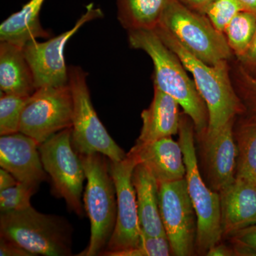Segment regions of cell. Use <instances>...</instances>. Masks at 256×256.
<instances>
[{
	"label": "cell",
	"instance_id": "cell-22",
	"mask_svg": "<svg viewBox=\"0 0 256 256\" xmlns=\"http://www.w3.org/2000/svg\"><path fill=\"white\" fill-rule=\"evenodd\" d=\"M171 0H116L117 18L124 30H154Z\"/></svg>",
	"mask_w": 256,
	"mask_h": 256
},
{
	"label": "cell",
	"instance_id": "cell-24",
	"mask_svg": "<svg viewBox=\"0 0 256 256\" xmlns=\"http://www.w3.org/2000/svg\"><path fill=\"white\" fill-rule=\"evenodd\" d=\"M28 97L1 92L0 97V134L20 132V120Z\"/></svg>",
	"mask_w": 256,
	"mask_h": 256
},
{
	"label": "cell",
	"instance_id": "cell-17",
	"mask_svg": "<svg viewBox=\"0 0 256 256\" xmlns=\"http://www.w3.org/2000/svg\"><path fill=\"white\" fill-rule=\"evenodd\" d=\"M178 106L172 96L154 87L152 101L141 114L142 128L134 144H146L178 134L181 118Z\"/></svg>",
	"mask_w": 256,
	"mask_h": 256
},
{
	"label": "cell",
	"instance_id": "cell-20",
	"mask_svg": "<svg viewBox=\"0 0 256 256\" xmlns=\"http://www.w3.org/2000/svg\"><path fill=\"white\" fill-rule=\"evenodd\" d=\"M45 0H30L0 25V42L23 48L38 38H50V33L42 26L40 12Z\"/></svg>",
	"mask_w": 256,
	"mask_h": 256
},
{
	"label": "cell",
	"instance_id": "cell-7",
	"mask_svg": "<svg viewBox=\"0 0 256 256\" xmlns=\"http://www.w3.org/2000/svg\"><path fill=\"white\" fill-rule=\"evenodd\" d=\"M158 26H162L191 54L208 65L233 60L225 35L215 28L206 14L171 0Z\"/></svg>",
	"mask_w": 256,
	"mask_h": 256
},
{
	"label": "cell",
	"instance_id": "cell-18",
	"mask_svg": "<svg viewBox=\"0 0 256 256\" xmlns=\"http://www.w3.org/2000/svg\"><path fill=\"white\" fill-rule=\"evenodd\" d=\"M132 181L141 230L151 236H166L160 215L158 182L142 164L133 170Z\"/></svg>",
	"mask_w": 256,
	"mask_h": 256
},
{
	"label": "cell",
	"instance_id": "cell-30",
	"mask_svg": "<svg viewBox=\"0 0 256 256\" xmlns=\"http://www.w3.org/2000/svg\"><path fill=\"white\" fill-rule=\"evenodd\" d=\"M0 256H34L11 240L0 237Z\"/></svg>",
	"mask_w": 256,
	"mask_h": 256
},
{
	"label": "cell",
	"instance_id": "cell-19",
	"mask_svg": "<svg viewBox=\"0 0 256 256\" xmlns=\"http://www.w3.org/2000/svg\"><path fill=\"white\" fill-rule=\"evenodd\" d=\"M0 90L24 97H30L36 90L23 48L6 42H0Z\"/></svg>",
	"mask_w": 256,
	"mask_h": 256
},
{
	"label": "cell",
	"instance_id": "cell-16",
	"mask_svg": "<svg viewBox=\"0 0 256 256\" xmlns=\"http://www.w3.org/2000/svg\"><path fill=\"white\" fill-rule=\"evenodd\" d=\"M128 153L134 156L137 164L144 165L158 182L176 181L186 176L182 149L178 141L172 137L134 144Z\"/></svg>",
	"mask_w": 256,
	"mask_h": 256
},
{
	"label": "cell",
	"instance_id": "cell-10",
	"mask_svg": "<svg viewBox=\"0 0 256 256\" xmlns=\"http://www.w3.org/2000/svg\"><path fill=\"white\" fill-rule=\"evenodd\" d=\"M159 184L160 215L172 256H190L196 252V216L188 194L186 178Z\"/></svg>",
	"mask_w": 256,
	"mask_h": 256
},
{
	"label": "cell",
	"instance_id": "cell-1",
	"mask_svg": "<svg viewBox=\"0 0 256 256\" xmlns=\"http://www.w3.org/2000/svg\"><path fill=\"white\" fill-rule=\"evenodd\" d=\"M128 40L131 48L143 50L152 60L154 87L178 101L193 121L196 138L205 136L208 126V109L178 54L162 41L154 30H130Z\"/></svg>",
	"mask_w": 256,
	"mask_h": 256
},
{
	"label": "cell",
	"instance_id": "cell-3",
	"mask_svg": "<svg viewBox=\"0 0 256 256\" xmlns=\"http://www.w3.org/2000/svg\"><path fill=\"white\" fill-rule=\"evenodd\" d=\"M78 156L86 176L84 204L90 222L88 246L78 256H100L112 236L117 220V195L109 169L110 160L100 153Z\"/></svg>",
	"mask_w": 256,
	"mask_h": 256
},
{
	"label": "cell",
	"instance_id": "cell-32",
	"mask_svg": "<svg viewBox=\"0 0 256 256\" xmlns=\"http://www.w3.org/2000/svg\"><path fill=\"white\" fill-rule=\"evenodd\" d=\"M208 256H234L235 252L233 246H228L225 244H216L213 247L210 248L207 252L206 255Z\"/></svg>",
	"mask_w": 256,
	"mask_h": 256
},
{
	"label": "cell",
	"instance_id": "cell-35",
	"mask_svg": "<svg viewBox=\"0 0 256 256\" xmlns=\"http://www.w3.org/2000/svg\"><path fill=\"white\" fill-rule=\"evenodd\" d=\"M244 8V11L249 12L256 15V0H238Z\"/></svg>",
	"mask_w": 256,
	"mask_h": 256
},
{
	"label": "cell",
	"instance_id": "cell-13",
	"mask_svg": "<svg viewBox=\"0 0 256 256\" xmlns=\"http://www.w3.org/2000/svg\"><path fill=\"white\" fill-rule=\"evenodd\" d=\"M235 119L214 134L196 138L202 146L207 181L210 188L216 192L233 183L236 176L238 149L233 131Z\"/></svg>",
	"mask_w": 256,
	"mask_h": 256
},
{
	"label": "cell",
	"instance_id": "cell-2",
	"mask_svg": "<svg viewBox=\"0 0 256 256\" xmlns=\"http://www.w3.org/2000/svg\"><path fill=\"white\" fill-rule=\"evenodd\" d=\"M153 30L178 54L185 68L193 76L197 90L208 109V126L205 136L214 134L229 121L246 112L232 82L230 60L208 65L185 50L162 26H158Z\"/></svg>",
	"mask_w": 256,
	"mask_h": 256
},
{
	"label": "cell",
	"instance_id": "cell-27",
	"mask_svg": "<svg viewBox=\"0 0 256 256\" xmlns=\"http://www.w3.org/2000/svg\"><path fill=\"white\" fill-rule=\"evenodd\" d=\"M36 188L18 182L14 186L0 191L1 213L25 210L31 206L32 195Z\"/></svg>",
	"mask_w": 256,
	"mask_h": 256
},
{
	"label": "cell",
	"instance_id": "cell-5",
	"mask_svg": "<svg viewBox=\"0 0 256 256\" xmlns=\"http://www.w3.org/2000/svg\"><path fill=\"white\" fill-rule=\"evenodd\" d=\"M178 134L186 166L185 178L188 194L196 216V252L206 256L210 248L223 238L220 194L208 188L202 178L195 146L194 124L184 112L181 114Z\"/></svg>",
	"mask_w": 256,
	"mask_h": 256
},
{
	"label": "cell",
	"instance_id": "cell-12",
	"mask_svg": "<svg viewBox=\"0 0 256 256\" xmlns=\"http://www.w3.org/2000/svg\"><path fill=\"white\" fill-rule=\"evenodd\" d=\"M136 165L137 162L129 153L122 161L109 162L117 195V220L112 236L100 256L134 249L140 242L137 197L132 181Z\"/></svg>",
	"mask_w": 256,
	"mask_h": 256
},
{
	"label": "cell",
	"instance_id": "cell-33",
	"mask_svg": "<svg viewBox=\"0 0 256 256\" xmlns=\"http://www.w3.org/2000/svg\"><path fill=\"white\" fill-rule=\"evenodd\" d=\"M237 60L242 66L250 65L252 66H256V32L250 48L244 56Z\"/></svg>",
	"mask_w": 256,
	"mask_h": 256
},
{
	"label": "cell",
	"instance_id": "cell-31",
	"mask_svg": "<svg viewBox=\"0 0 256 256\" xmlns=\"http://www.w3.org/2000/svg\"><path fill=\"white\" fill-rule=\"evenodd\" d=\"M183 6L200 14H206L208 6L214 0H176Z\"/></svg>",
	"mask_w": 256,
	"mask_h": 256
},
{
	"label": "cell",
	"instance_id": "cell-14",
	"mask_svg": "<svg viewBox=\"0 0 256 256\" xmlns=\"http://www.w3.org/2000/svg\"><path fill=\"white\" fill-rule=\"evenodd\" d=\"M0 166L18 182L36 188L47 178L38 143L22 132L0 138Z\"/></svg>",
	"mask_w": 256,
	"mask_h": 256
},
{
	"label": "cell",
	"instance_id": "cell-11",
	"mask_svg": "<svg viewBox=\"0 0 256 256\" xmlns=\"http://www.w3.org/2000/svg\"><path fill=\"white\" fill-rule=\"evenodd\" d=\"M102 16L100 8H95L94 4H88L86 12L68 31L50 37L46 42L34 40L23 47L24 54L33 73L36 89L68 84V68L64 56L67 43L85 24Z\"/></svg>",
	"mask_w": 256,
	"mask_h": 256
},
{
	"label": "cell",
	"instance_id": "cell-21",
	"mask_svg": "<svg viewBox=\"0 0 256 256\" xmlns=\"http://www.w3.org/2000/svg\"><path fill=\"white\" fill-rule=\"evenodd\" d=\"M234 121V139L238 149L236 176L256 184V112L248 111Z\"/></svg>",
	"mask_w": 256,
	"mask_h": 256
},
{
	"label": "cell",
	"instance_id": "cell-8",
	"mask_svg": "<svg viewBox=\"0 0 256 256\" xmlns=\"http://www.w3.org/2000/svg\"><path fill=\"white\" fill-rule=\"evenodd\" d=\"M44 168L50 176L53 191L64 198L69 210L82 216V196L85 170L72 142V128H66L38 144Z\"/></svg>",
	"mask_w": 256,
	"mask_h": 256
},
{
	"label": "cell",
	"instance_id": "cell-15",
	"mask_svg": "<svg viewBox=\"0 0 256 256\" xmlns=\"http://www.w3.org/2000/svg\"><path fill=\"white\" fill-rule=\"evenodd\" d=\"M218 193L223 238L256 223V184L236 178Z\"/></svg>",
	"mask_w": 256,
	"mask_h": 256
},
{
	"label": "cell",
	"instance_id": "cell-25",
	"mask_svg": "<svg viewBox=\"0 0 256 256\" xmlns=\"http://www.w3.org/2000/svg\"><path fill=\"white\" fill-rule=\"evenodd\" d=\"M230 76L234 88L247 111L256 112V78L240 62L230 60Z\"/></svg>",
	"mask_w": 256,
	"mask_h": 256
},
{
	"label": "cell",
	"instance_id": "cell-29",
	"mask_svg": "<svg viewBox=\"0 0 256 256\" xmlns=\"http://www.w3.org/2000/svg\"><path fill=\"white\" fill-rule=\"evenodd\" d=\"M229 239L232 244L246 249L250 256H256V223L234 234Z\"/></svg>",
	"mask_w": 256,
	"mask_h": 256
},
{
	"label": "cell",
	"instance_id": "cell-26",
	"mask_svg": "<svg viewBox=\"0 0 256 256\" xmlns=\"http://www.w3.org/2000/svg\"><path fill=\"white\" fill-rule=\"evenodd\" d=\"M171 246L166 236H151L141 230L140 242L130 250L112 252L109 256H169Z\"/></svg>",
	"mask_w": 256,
	"mask_h": 256
},
{
	"label": "cell",
	"instance_id": "cell-23",
	"mask_svg": "<svg viewBox=\"0 0 256 256\" xmlns=\"http://www.w3.org/2000/svg\"><path fill=\"white\" fill-rule=\"evenodd\" d=\"M256 32V15L242 11L224 30L229 47L237 60L246 54L252 45Z\"/></svg>",
	"mask_w": 256,
	"mask_h": 256
},
{
	"label": "cell",
	"instance_id": "cell-28",
	"mask_svg": "<svg viewBox=\"0 0 256 256\" xmlns=\"http://www.w3.org/2000/svg\"><path fill=\"white\" fill-rule=\"evenodd\" d=\"M244 11L238 0H214L206 15L218 31L224 33L226 28L240 12Z\"/></svg>",
	"mask_w": 256,
	"mask_h": 256
},
{
	"label": "cell",
	"instance_id": "cell-6",
	"mask_svg": "<svg viewBox=\"0 0 256 256\" xmlns=\"http://www.w3.org/2000/svg\"><path fill=\"white\" fill-rule=\"evenodd\" d=\"M68 85L73 98L72 142L78 154L100 153L110 161L126 159L127 153L111 138L96 114L82 67H68Z\"/></svg>",
	"mask_w": 256,
	"mask_h": 256
},
{
	"label": "cell",
	"instance_id": "cell-9",
	"mask_svg": "<svg viewBox=\"0 0 256 256\" xmlns=\"http://www.w3.org/2000/svg\"><path fill=\"white\" fill-rule=\"evenodd\" d=\"M73 98L68 84L38 88L28 97L22 114L20 132L38 144L57 132L72 128Z\"/></svg>",
	"mask_w": 256,
	"mask_h": 256
},
{
	"label": "cell",
	"instance_id": "cell-4",
	"mask_svg": "<svg viewBox=\"0 0 256 256\" xmlns=\"http://www.w3.org/2000/svg\"><path fill=\"white\" fill-rule=\"evenodd\" d=\"M72 232L63 217L42 214L32 206L0 215V237L34 256H72Z\"/></svg>",
	"mask_w": 256,
	"mask_h": 256
},
{
	"label": "cell",
	"instance_id": "cell-34",
	"mask_svg": "<svg viewBox=\"0 0 256 256\" xmlns=\"http://www.w3.org/2000/svg\"><path fill=\"white\" fill-rule=\"evenodd\" d=\"M18 182V180L9 172L3 168L0 169V191L12 188Z\"/></svg>",
	"mask_w": 256,
	"mask_h": 256
}]
</instances>
